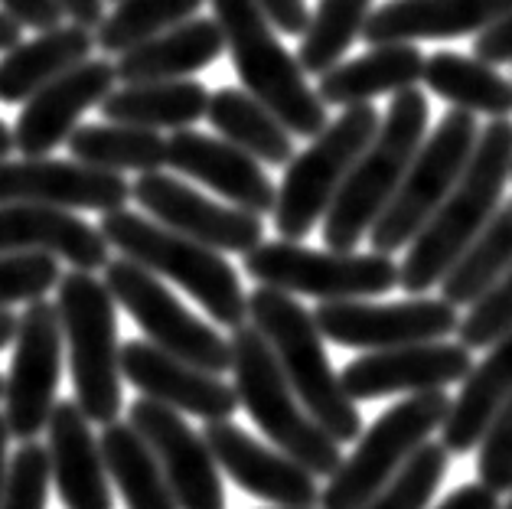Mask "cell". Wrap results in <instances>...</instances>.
Here are the masks:
<instances>
[{"label":"cell","instance_id":"cell-1","mask_svg":"<svg viewBox=\"0 0 512 509\" xmlns=\"http://www.w3.org/2000/svg\"><path fill=\"white\" fill-rule=\"evenodd\" d=\"M512 180V121L493 118L477 134L473 154L454 190L434 209L421 232L408 242L405 262L398 265V288L418 297L441 284L460 252L477 239L493 219L506 183Z\"/></svg>","mask_w":512,"mask_h":509},{"label":"cell","instance_id":"cell-2","mask_svg":"<svg viewBox=\"0 0 512 509\" xmlns=\"http://www.w3.org/2000/svg\"><path fill=\"white\" fill-rule=\"evenodd\" d=\"M248 324H255L261 337L268 340L274 359L307 408V415L336 444L356 441L362 434V415L330 366L314 314L304 304H297L294 294L258 284L248 294Z\"/></svg>","mask_w":512,"mask_h":509},{"label":"cell","instance_id":"cell-3","mask_svg":"<svg viewBox=\"0 0 512 509\" xmlns=\"http://www.w3.org/2000/svg\"><path fill=\"white\" fill-rule=\"evenodd\" d=\"M428 98L424 92L405 89L392 95L389 115L379 121L376 138L366 144V151L356 157L353 170L346 173L340 193L323 216V242L333 252H353L376 226L382 209L389 206L398 183H402L411 157L428 134Z\"/></svg>","mask_w":512,"mask_h":509},{"label":"cell","instance_id":"cell-4","mask_svg":"<svg viewBox=\"0 0 512 509\" xmlns=\"http://www.w3.org/2000/svg\"><path fill=\"white\" fill-rule=\"evenodd\" d=\"M98 229H102L105 242L118 248L124 258L183 288L219 327L235 330L248 320V294L242 291L235 268L216 248L151 222L141 213H131L124 206L102 213Z\"/></svg>","mask_w":512,"mask_h":509},{"label":"cell","instance_id":"cell-5","mask_svg":"<svg viewBox=\"0 0 512 509\" xmlns=\"http://www.w3.org/2000/svg\"><path fill=\"white\" fill-rule=\"evenodd\" d=\"M226 36V53L248 95L271 108L297 138H317L327 128V105L307 85L297 56L281 46L271 20L255 0H209Z\"/></svg>","mask_w":512,"mask_h":509},{"label":"cell","instance_id":"cell-6","mask_svg":"<svg viewBox=\"0 0 512 509\" xmlns=\"http://www.w3.org/2000/svg\"><path fill=\"white\" fill-rule=\"evenodd\" d=\"M229 346L239 408L252 415L261 434L291 461L307 467L314 477H330L343 464L340 444L307 415L261 330L245 320L242 327L232 330Z\"/></svg>","mask_w":512,"mask_h":509},{"label":"cell","instance_id":"cell-7","mask_svg":"<svg viewBox=\"0 0 512 509\" xmlns=\"http://www.w3.org/2000/svg\"><path fill=\"white\" fill-rule=\"evenodd\" d=\"M115 297L92 271L72 268L56 284V310L62 324V346L69 353V372L76 402L89 421L111 425L121 415V343Z\"/></svg>","mask_w":512,"mask_h":509},{"label":"cell","instance_id":"cell-8","mask_svg":"<svg viewBox=\"0 0 512 509\" xmlns=\"http://www.w3.org/2000/svg\"><path fill=\"white\" fill-rule=\"evenodd\" d=\"M379 131V111L369 102L349 105L327 124L304 154H294L274 200V229L287 242H301L327 216L356 157Z\"/></svg>","mask_w":512,"mask_h":509},{"label":"cell","instance_id":"cell-9","mask_svg":"<svg viewBox=\"0 0 512 509\" xmlns=\"http://www.w3.org/2000/svg\"><path fill=\"white\" fill-rule=\"evenodd\" d=\"M451 395L444 389L411 392L408 399L392 405L359 434L356 451L330 474L320 490V509H362L389 483L398 467L415 454L431 434L444 425L451 412Z\"/></svg>","mask_w":512,"mask_h":509},{"label":"cell","instance_id":"cell-10","mask_svg":"<svg viewBox=\"0 0 512 509\" xmlns=\"http://www.w3.org/2000/svg\"><path fill=\"white\" fill-rule=\"evenodd\" d=\"M477 134V121H473L470 111L460 108H451L431 134H424L395 196L382 209L376 226L369 229L372 252L392 255L415 239L424 222L434 216V209L444 203V196L460 180V173H464L473 154V144H477Z\"/></svg>","mask_w":512,"mask_h":509},{"label":"cell","instance_id":"cell-11","mask_svg":"<svg viewBox=\"0 0 512 509\" xmlns=\"http://www.w3.org/2000/svg\"><path fill=\"white\" fill-rule=\"evenodd\" d=\"M245 271L265 288L317 301H362L398 288V265L382 252H317L297 242H261L245 252Z\"/></svg>","mask_w":512,"mask_h":509},{"label":"cell","instance_id":"cell-12","mask_svg":"<svg viewBox=\"0 0 512 509\" xmlns=\"http://www.w3.org/2000/svg\"><path fill=\"white\" fill-rule=\"evenodd\" d=\"M105 288L131 314V320L144 330V337L164 353L199 366L206 372L232 369V346L219 330H212L206 320H199L193 310H186L177 294L164 288L154 271L141 268L131 258H108Z\"/></svg>","mask_w":512,"mask_h":509},{"label":"cell","instance_id":"cell-13","mask_svg":"<svg viewBox=\"0 0 512 509\" xmlns=\"http://www.w3.org/2000/svg\"><path fill=\"white\" fill-rule=\"evenodd\" d=\"M62 376V324L56 304L30 301L17 320L14 359L4 379V418L10 438L33 441L49 425Z\"/></svg>","mask_w":512,"mask_h":509},{"label":"cell","instance_id":"cell-14","mask_svg":"<svg viewBox=\"0 0 512 509\" xmlns=\"http://www.w3.org/2000/svg\"><path fill=\"white\" fill-rule=\"evenodd\" d=\"M314 324L327 340L353 350H392L408 343L447 340L457 333V307L431 297H411L398 304H369L362 301H320Z\"/></svg>","mask_w":512,"mask_h":509},{"label":"cell","instance_id":"cell-15","mask_svg":"<svg viewBox=\"0 0 512 509\" xmlns=\"http://www.w3.org/2000/svg\"><path fill=\"white\" fill-rule=\"evenodd\" d=\"M131 200L147 209L160 226L190 235L216 252L245 255L261 245V235H265L261 216L245 213L239 206H222L193 190L190 183L160 170H147L131 183Z\"/></svg>","mask_w":512,"mask_h":509},{"label":"cell","instance_id":"cell-16","mask_svg":"<svg viewBox=\"0 0 512 509\" xmlns=\"http://www.w3.org/2000/svg\"><path fill=\"white\" fill-rule=\"evenodd\" d=\"M131 428L157 457L180 509H226L216 457L203 434L186 425L177 408L141 395L131 402Z\"/></svg>","mask_w":512,"mask_h":509},{"label":"cell","instance_id":"cell-17","mask_svg":"<svg viewBox=\"0 0 512 509\" xmlns=\"http://www.w3.org/2000/svg\"><path fill=\"white\" fill-rule=\"evenodd\" d=\"M131 200L124 173L98 170L79 160L23 157L0 160V203H36L56 209H95L111 213Z\"/></svg>","mask_w":512,"mask_h":509},{"label":"cell","instance_id":"cell-18","mask_svg":"<svg viewBox=\"0 0 512 509\" xmlns=\"http://www.w3.org/2000/svg\"><path fill=\"white\" fill-rule=\"evenodd\" d=\"M470 369L473 359L464 343L431 340V343L392 346V350H372L353 359L340 372V382L353 402H369L402 392L411 395V392L447 389L454 382H464Z\"/></svg>","mask_w":512,"mask_h":509},{"label":"cell","instance_id":"cell-19","mask_svg":"<svg viewBox=\"0 0 512 509\" xmlns=\"http://www.w3.org/2000/svg\"><path fill=\"white\" fill-rule=\"evenodd\" d=\"M118 72L108 59H85L23 102L14 124V147L23 157H46L79 128V118L98 108L115 89Z\"/></svg>","mask_w":512,"mask_h":509},{"label":"cell","instance_id":"cell-20","mask_svg":"<svg viewBox=\"0 0 512 509\" xmlns=\"http://www.w3.org/2000/svg\"><path fill=\"white\" fill-rule=\"evenodd\" d=\"M203 438L216 464L245 493L281 509H314L320 503L317 477L307 467L291 461L284 451L261 444L235 421H206Z\"/></svg>","mask_w":512,"mask_h":509},{"label":"cell","instance_id":"cell-21","mask_svg":"<svg viewBox=\"0 0 512 509\" xmlns=\"http://www.w3.org/2000/svg\"><path fill=\"white\" fill-rule=\"evenodd\" d=\"M121 376L147 399L203 421H226L239 412L235 386L222 382L216 372L164 353L151 340H131L121 346Z\"/></svg>","mask_w":512,"mask_h":509},{"label":"cell","instance_id":"cell-22","mask_svg":"<svg viewBox=\"0 0 512 509\" xmlns=\"http://www.w3.org/2000/svg\"><path fill=\"white\" fill-rule=\"evenodd\" d=\"M164 164L226 196L232 206L245 209V213H274L278 186L271 183L255 157H248L226 138H209V134L180 128L167 138Z\"/></svg>","mask_w":512,"mask_h":509},{"label":"cell","instance_id":"cell-23","mask_svg":"<svg viewBox=\"0 0 512 509\" xmlns=\"http://www.w3.org/2000/svg\"><path fill=\"white\" fill-rule=\"evenodd\" d=\"M49 470L66 509H115L102 444L76 399L56 402L49 415Z\"/></svg>","mask_w":512,"mask_h":509},{"label":"cell","instance_id":"cell-24","mask_svg":"<svg viewBox=\"0 0 512 509\" xmlns=\"http://www.w3.org/2000/svg\"><path fill=\"white\" fill-rule=\"evenodd\" d=\"M108 248L102 229L69 209L0 203V255L46 252L79 271H98L108 265Z\"/></svg>","mask_w":512,"mask_h":509},{"label":"cell","instance_id":"cell-25","mask_svg":"<svg viewBox=\"0 0 512 509\" xmlns=\"http://www.w3.org/2000/svg\"><path fill=\"white\" fill-rule=\"evenodd\" d=\"M509 10L512 0H389L372 10L359 36H366L369 46L457 40L480 33Z\"/></svg>","mask_w":512,"mask_h":509},{"label":"cell","instance_id":"cell-26","mask_svg":"<svg viewBox=\"0 0 512 509\" xmlns=\"http://www.w3.org/2000/svg\"><path fill=\"white\" fill-rule=\"evenodd\" d=\"M226 53V36L216 17H199L170 27L167 33L151 36L141 46L121 53L115 62V72L124 85L134 82H167V79H186L193 72L212 66Z\"/></svg>","mask_w":512,"mask_h":509},{"label":"cell","instance_id":"cell-27","mask_svg":"<svg viewBox=\"0 0 512 509\" xmlns=\"http://www.w3.org/2000/svg\"><path fill=\"white\" fill-rule=\"evenodd\" d=\"M424 72V53L411 43H382L372 53L340 62L317 76V95L323 105L349 108L372 102L376 95H398L415 89Z\"/></svg>","mask_w":512,"mask_h":509},{"label":"cell","instance_id":"cell-28","mask_svg":"<svg viewBox=\"0 0 512 509\" xmlns=\"http://www.w3.org/2000/svg\"><path fill=\"white\" fill-rule=\"evenodd\" d=\"M92 53L95 33L92 27H79V23H69V27L59 23V27L43 30L27 43H17L0 56V102L23 105L46 82L79 66Z\"/></svg>","mask_w":512,"mask_h":509},{"label":"cell","instance_id":"cell-29","mask_svg":"<svg viewBox=\"0 0 512 509\" xmlns=\"http://www.w3.org/2000/svg\"><path fill=\"white\" fill-rule=\"evenodd\" d=\"M512 395V330L503 333L490 356L477 363L464 379V389L451 402L441 425V444L451 454H470L480 444L486 425L496 415V408Z\"/></svg>","mask_w":512,"mask_h":509},{"label":"cell","instance_id":"cell-30","mask_svg":"<svg viewBox=\"0 0 512 509\" xmlns=\"http://www.w3.org/2000/svg\"><path fill=\"white\" fill-rule=\"evenodd\" d=\"M102 108L105 121L137 124V128H190L206 118L209 92L196 79H167V82H134L124 89H111Z\"/></svg>","mask_w":512,"mask_h":509},{"label":"cell","instance_id":"cell-31","mask_svg":"<svg viewBox=\"0 0 512 509\" xmlns=\"http://www.w3.org/2000/svg\"><path fill=\"white\" fill-rule=\"evenodd\" d=\"M206 118L219 138H226L248 157L271 167H287L294 157V134L284 121L245 89H219L209 95Z\"/></svg>","mask_w":512,"mask_h":509},{"label":"cell","instance_id":"cell-32","mask_svg":"<svg viewBox=\"0 0 512 509\" xmlns=\"http://www.w3.org/2000/svg\"><path fill=\"white\" fill-rule=\"evenodd\" d=\"M421 82L434 95L470 115L509 118L512 111V79H503L496 66L464 53H431L424 56Z\"/></svg>","mask_w":512,"mask_h":509},{"label":"cell","instance_id":"cell-33","mask_svg":"<svg viewBox=\"0 0 512 509\" xmlns=\"http://www.w3.org/2000/svg\"><path fill=\"white\" fill-rule=\"evenodd\" d=\"M102 457L111 483L121 490V500L128 509H180L170 483L160 470L157 457L144 444V438L131 428V421H111L105 425Z\"/></svg>","mask_w":512,"mask_h":509},{"label":"cell","instance_id":"cell-34","mask_svg":"<svg viewBox=\"0 0 512 509\" xmlns=\"http://www.w3.org/2000/svg\"><path fill=\"white\" fill-rule=\"evenodd\" d=\"M69 154L79 164H89L98 170H115V173H147L164 167L167 141L160 138V131L137 128V124H82L69 134Z\"/></svg>","mask_w":512,"mask_h":509},{"label":"cell","instance_id":"cell-35","mask_svg":"<svg viewBox=\"0 0 512 509\" xmlns=\"http://www.w3.org/2000/svg\"><path fill=\"white\" fill-rule=\"evenodd\" d=\"M512 265V200L493 213V219L477 232L457 262L441 278V294L447 304L470 307L490 284Z\"/></svg>","mask_w":512,"mask_h":509},{"label":"cell","instance_id":"cell-36","mask_svg":"<svg viewBox=\"0 0 512 509\" xmlns=\"http://www.w3.org/2000/svg\"><path fill=\"white\" fill-rule=\"evenodd\" d=\"M369 14L372 0H317V10L310 14L307 30L301 33V49H297V62L307 76H323L340 66L366 27Z\"/></svg>","mask_w":512,"mask_h":509},{"label":"cell","instance_id":"cell-37","mask_svg":"<svg viewBox=\"0 0 512 509\" xmlns=\"http://www.w3.org/2000/svg\"><path fill=\"white\" fill-rule=\"evenodd\" d=\"M203 4L206 0H118L115 10L95 27V46L105 56H121L151 36L190 20Z\"/></svg>","mask_w":512,"mask_h":509},{"label":"cell","instance_id":"cell-38","mask_svg":"<svg viewBox=\"0 0 512 509\" xmlns=\"http://www.w3.org/2000/svg\"><path fill=\"white\" fill-rule=\"evenodd\" d=\"M447 467L451 451L441 441H424L362 509H428L434 490L447 477Z\"/></svg>","mask_w":512,"mask_h":509},{"label":"cell","instance_id":"cell-39","mask_svg":"<svg viewBox=\"0 0 512 509\" xmlns=\"http://www.w3.org/2000/svg\"><path fill=\"white\" fill-rule=\"evenodd\" d=\"M512 330V265L470 304L457 324V343L467 350H486Z\"/></svg>","mask_w":512,"mask_h":509},{"label":"cell","instance_id":"cell-40","mask_svg":"<svg viewBox=\"0 0 512 509\" xmlns=\"http://www.w3.org/2000/svg\"><path fill=\"white\" fill-rule=\"evenodd\" d=\"M49 451L43 444L23 441L20 451L10 457L4 493H0V509H46L49 500Z\"/></svg>","mask_w":512,"mask_h":509},{"label":"cell","instance_id":"cell-41","mask_svg":"<svg viewBox=\"0 0 512 509\" xmlns=\"http://www.w3.org/2000/svg\"><path fill=\"white\" fill-rule=\"evenodd\" d=\"M62 278L56 255L46 252H17L0 255V307L30 304L46 297Z\"/></svg>","mask_w":512,"mask_h":509},{"label":"cell","instance_id":"cell-42","mask_svg":"<svg viewBox=\"0 0 512 509\" xmlns=\"http://www.w3.org/2000/svg\"><path fill=\"white\" fill-rule=\"evenodd\" d=\"M477 477L496 496L512 493V395L496 408L480 438Z\"/></svg>","mask_w":512,"mask_h":509},{"label":"cell","instance_id":"cell-43","mask_svg":"<svg viewBox=\"0 0 512 509\" xmlns=\"http://www.w3.org/2000/svg\"><path fill=\"white\" fill-rule=\"evenodd\" d=\"M473 56L490 62V66H503L512 62V10L496 17L490 27H483L473 40Z\"/></svg>","mask_w":512,"mask_h":509},{"label":"cell","instance_id":"cell-44","mask_svg":"<svg viewBox=\"0 0 512 509\" xmlns=\"http://www.w3.org/2000/svg\"><path fill=\"white\" fill-rule=\"evenodd\" d=\"M0 10L7 17H14L20 27L27 30H53L62 23V10L56 0H0Z\"/></svg>","mask_w":512,"mask_h":509},{"label":"cell","instance_id":"cell-45","mask_svg":"<svg viewBox=\"0 0 512 509\" xmlns=\"http://www.w3.org/2000/svg\"><path fill=\"white\" fill-rule=\"evenodd\" d=\"M255 4L265 10V17L271 20V27L287 33V36L304 33L307 23H310L307 0H255Z\"/></svg>","mask_w":512,"mask_h":509},{"label":"cell","instance_id":"cell-46","mask_svg":"<svg viewBox=\"0 0 512 509\" xmlns=\"http://www.w3.org/2000/svg\"><path fill=\"white\" fill-rule=\"evenodd\" d=\"M434 509H499V503L496 493L486 490L483 483H467V487H457L451 496H444V503Z\"/></svg>","mask_w":512,"mask_h":509},{"label":"cell","instance_id":"cell-47","mask_svg":"<svg viewBox=\"0 0 512 509\" xmlns=\"http://www.w3.org/2000/svg\"><path fill=\"white\" fill-rule=\"evenodd\" d=\"M56 4L79 27H98L105 20V0H56Z\"/></svg>","mask_w":512,"mask_h":509},{"label":"cell","instance_id":"cell-48","mask_svg":"<svg viewBox=\"0 0 512 509\" xmlns=\"http://www.w3.org/2000/svg\"><path fill=\"white\" fill-rule=\"evenodd\" d=\"M20 36H23V27L14 20V17H7L4 10H0V53H7V49H14L20 43Z\"/></svg>","mask_w":512,"mask_h":509},{"label":"cell","instance_id":"cell-49","mask_svg":"<svg viewBox=\"0 0 512 509\" xmlns=\"http://www.w3.org/2000/svg\"><path fill=\"white\" fill-rule=\"evenodd\" d=\"M17 320H20L17 314H10L7 307H0V350L14 343V337H17Z\"/></svg>","mask_w":512,"mask_h":509},{"label":"cell","instance_id":"cell-50","mask_svg":"<svg viewBox=\"0 0 512 509\" xmlns=\"http://www.w3.org/2000/svg\"><path fill=\"white\" fill-rule=\"evenodd\" d=\"M7 444H10V428H7V418L0 412V493H4V480H7Z\"/></svg>","mask_w":512,"mask_h":509},{"label":"cell","instance_id":"cell-51","mask_svg":"<svg viewBox=\"0 0 512 509\" xmlns=\"http://www.w3.org/2000/svg\"><path fill=\"white\" fill-rule=\"evenodd\" d=\"M14 128H7L4 121H0V160H7L10 154H14Z\"/></svg>","mask_w":512,"mask_h":509},{"label":"cell","instance_id":"cell-52","mask_svg":"<svg viewBox=\"0 0 512 509\" xmlns=\"http://www.w3.org/2000/svg\"><path fill=\"white\" fill-rule=\"evenodd\" d=\"M0 399H4V379H0Z\"/></svg>","mask_w":512,"mask_h":509},{"label":"cell","instance_id":"cell-53","mask_svg":"<svg viewBox=\"0 0 512 509\" xmlns=\"http://www.w3.org/2000/svg\"><path fill=\"white\" fill-rule=\"evenodd\" d=\"M503 509H512V500H509V503H506V506H503Z\"/></svg>","mask_w":512,"mask_h":509},{"label":"cell","instance_id":"cell-54","mask_svg":"<svg viewBox=\"0 0 512 509\" xmlns=\"http://www.w3.org/2000/svg\"><path fill=\"white\" fill-rule=\"evenodd\" d=\"M278 509H281V506H278Z\"/></svg>","mask_w":512,"mask_h":509}]
</instances>
